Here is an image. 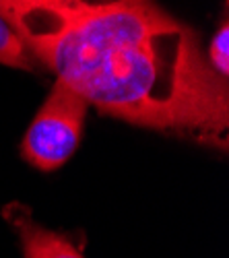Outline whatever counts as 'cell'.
Segmentation results:
<instances>
[{
	"label": "cell",
	"instance_id": "obj_1",
	"mask_svg": "<svg viewBox=\"0 0 229 258\" xmlns=\"http://www.w3.org/2000/svg\"><path fill=\"white\" fill-rule=\"evenodd\" d=\"M0 17L103 114L227 151V79L155 0H0Z\"/></svg>",
	"mask_w": 229,
	"mask_h": 258
},
{
	"label": "cell",
	"instance_id": "obj_2",
	"mask_svg": "<svg viewBox=\"0 0 229 258\" xmlns=\"http://www.w3.org/2000/svg\"><path fill=\"white\" fill-rule=\"evenodd\" d=\"M87 105L85 97L56 79L21 143L23 159L41 171H54L64 165L79 147Z\"/></svg>",
	"mask_w": 229,
	"mask_h": 258
},
{
	"label": "cell",
	"instance_id": "obj_3",
	"mask_svg": "<svg viewBox=\"0 0 229 258\" xmlns=\"http://www.w3.org/2000/svg\"><path fill=\"white\" fill-rule=\"evenodd\" d=\"M5 211L21 238V248H23L25 258H85L66 235L35 223L25 207L11 205Z\"/></svg>",
	"mask_w": 229,
	"mask_h": 258
},
{
	"label": "cell",
	"instance_id": "obj_4",
	"mask_svg": "<svg viewBox=\"0 0 229 258\" xmlns=\"http://www.w3.org/2000/svg\"><path fill=\"white\" fill-rule=\"evenodd\" d=\"M0 64L21 71H33V56L3 17H0Z\"/></svg>",
	"mask_w": 229,
	"mask_h": 258
},
{
	"label": "cell",
	"instance_id": "obj_5",
	"mask_svg": "<svg viewBox=\"0 0 229 258\" xmlns=\"http://www.w3.org/2000/svg\"><path fill=\"white\" fill-rule=\"evenodd\" d=\"M206 58H209V64L219 77H223V79L229 77V23H227V15H223V21H221V25H219V29L211 41Z\"/></svg>",
	"mask_w": 229,
	"mask_h": 258
}]
</instances>
